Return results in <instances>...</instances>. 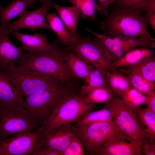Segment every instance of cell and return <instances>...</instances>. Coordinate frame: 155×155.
Returning a JSON list of instances; mask_svg holds the SVG:
<instances>
[{
  "label": "cell",
  "mask_w": 155,
  "mask_h": 155,
  "mask_svg": "<svg viewBox=\"0 0 155 155\" xmlns=\"http://www.w3.org/2000/svg\"><path fill=\"white\" fill-rule=\"evenodd\" d=\"M53 7L56 9L59 17L69 33L75 38H79L80 36L76 32L78 19L80 17L79 8L73 5L61 6L54 2H53Z\"/></svg>",
  "instance_id": "19"
},
{
  "label": "cell",
  "mask_w": 155,
  "mask_h": 155,
  "mask_svg": "<svg viewBox=\"0 0 155 155\" xmlns=\"http://www.w3.org/2000/svg\"><path fill=\"white\" fill-rule=\"evenodd\" d=\"M113 113L109 109L104 107L95 111H89L83 115L78 121L75 126H82L93 123L113 120Z\"/></svg>",
  "instance_id": "27"
},
{
  "label": "cell",
  "mask_w": 155,
  "mask_h": 155,
  "mask_svg": "<svg viewBox=\"0 0 155 155\" xmlns=\"http://www.w3.org/2000/svg\"><path fill=\"white\" fill-rule=\"evenodd\" d=\"M42 133L39 150L49 148L61 152L76 135L75 127L71 123L64 124Z\"/></svg>",
  "instance_id": "13"
},
{
  "label": "cell",
  "mask_w": 155,
  "mask_h": 155,
  "mask_svg": "<svg viewBox=\"0 0 155 155\" xmlns=\"http://www.w3.org/2000/svg\"><path fill=\"white\" fill-rule=\"evenodd\" d=\"M33 155H61L60 151L49 148H45L39 150Z\"/></svg>",
  "instance_id": "37"
},
{
  "label": "cell",
  "mask_w": 155,
  "mask_h": 155,
  "mask_svg": "<svg viewBox=\"0 0 155 155\" xmlns=\"http://www.w3.org/2000/svg\"><path fill=\"white\" fill-rule=\"evenodd\" d=\"M18 105L25 107L23 96L0 71V107Z\"/></svg>",
  "instance_id": "17"
},
{
  "label": "cell",
  "mask_w": 155,
  "mask_h": 155,
  "mask_svg": "<svg viewBox=\"0 0 155 155\" xmlns=\"http://www.w3.org/2000/svg\"><path fill=\"white\" fill-rule=\"evenodd\" d=\"M151 49L144 47L135 48L126 53L113 61L109 71L123 67H131L138 64L147 56L152 55Z\"/></svg>",
  "instance_id": "18"
},
{
  "label": "cell",
  "mask_w": 155,
  "mask_h": 155,
  "mask_svg": "<svg viewBox=\"0 0 155 155\" xmlns=\"http://www.w3.org/2000/svg\"><path fill=\"white\" fill-rule=\"evenodd\" d=\"M71 82L58 88L25 97V106L38 125L48 118L67 96L73 92Z\"/></svg>",
  "instance_id": "5"
},
{
  "label": "cell",
  "mask_w": 155,
  "mask_h": 155,
  "mask_svg": "<svg viewBox=\"0 0 155 155\" xmlns=\"http://www.w3.org/2000/svg\"><path fill=\"white\" fill-rule=\"evenodd\" d=\"M64 58L68 69L73 77L85 79L94 68L71 51H66Z\"/></svg>",
  "instance_id": "20"
},
{
  "label": "cell",
  "mask_w": 155,
  "mask_h": 155,
  "mask_svg": "<svg viewBox=\"0 0 155 155\" xmlns=\"http://www.w3.org/2000/svg\"><path fill=\"white\" fill-rule=\"evenodd\" d=\"M140 148L144 155H155V143H151L147 140L140 145Z\"/></svg>",
  "instance_id": "36"
},
{
  "label": "cell",
  "mask_w": 155,
  "mask_h": 155,
  "mask_svg": "<svg viewBox=\"0 0 155 155\" xmlns=\"http://www.w3.org/2000/svg\"><path fill=\"white\" fill-rule=\"evenodd\" d=\"M38 125L27 109L21 105L0 107V140L34 131Z\"/></svg>",
  "instance_id": "7"
},
{
  "label": "cell",
  "mask_w": 155,
  "mask_h": 155,
  "mask_svg": "<svg viewBox=\"0 0 155 155\" xmlns=\"http://www.w3.org/2000/svg\"><path fill=\"white\" fill-rule=\"evenodd\" d=\"M75 127L76 134L81 139L88 154L113 135L122 131L113 120Z\"/></svg>",
  "instance_id": "9"
},
{
  "label": "cell",
  "mask_w": 155,
  "mask_h": 155,
  "mask_svg": "<svg viewBox=\"0 0 155 155\" xmlns=\"http://www.w3.org/2000/svg\"><path fill=\"white\" fill-rule=\"evenodd\" d=\"M142 152L140 144L121 131L113 135L89 155H140Z\"/></svg>",
  "instance_id": "11"
},
{
  "label": "cell",
  "mask_w": 155,
  "mask_h": 155,
  "mask_svg": "<svg viewBox=\"0 0 155 155\" xmlns=\"http://www.w3.org/2000/svg\"><path fill=\"white\" fill-rule=\"evenodd\" d=\"M42 133L38 129L0 140V155H33L40 149Z\"/></svg>",
  "instance_id": "10"
},
{
  "label": "cell",
  "mask_w": 155,
  "mask_h": 155,
  "mask_svg": "<svg viewBox=\"0 0 155 155\" xmlns=\"http://www.w3.org/2000/svg\"><path fill=\"white\" fill-rule=\"evenodd\" d=\"M65 50L71 51L106 74L113 61V57L106 48L97 38L93 40L89 36L80 37L66 46Z\"/></svg>",
  "instance_id": "6"
},
{
  "label": "cell",
  "mask_w": 155,
  "mask_h": 155,
  "mask_svg": "<svg viewBox=\"0 0 155 155\" xmlns=\"http://www.w3.org/2000/svg\"><path fill=\"white\" fill-rule=\"evenodd\" d=\"M106 77L109 86L113 93L120 97L126 90L131 86L127 76L120 73L117 69L108 72Z\"/></svg>",
  "instance_id": "26"
},
{
  "label": "cell",
  "mask_w": 155,
  "mask_h": 155,
  "mask_svg": "<svg viewBox=\"0 0 155 155\" xmlns=\"http://www.w3.org/2000/svg\"><path fill=\"white\" fill-rule=\"evenodd\" d=\"M106 75L101 70L94 68L85 79V83L81 87L78 95L83 96L94 90L108 87Z\"/></svg>",
  "instance_id": "23"
},
{
  "label": "cell",
  "mask_w": 155,
  "mask_h": 155,
  "mask_svg": "<svg viewBox=\"0 0 155 155\" xmlns=\"http://www.w3.org/2000/svg\"><path fill=\"white\" fill-rule=\"evenodd\" d=\"M147 108L155 113V94L150 96H147L145 104Z\"/></svg>",
  "instance_id": "38"
},
{
  "label": "cell",
  "mask_w": 155,
  "mask_h": 155,
  "mask_svg": "<svg viewBox=\"0 0 155 155\" xmlns=\"http://www.w3.org/2000/svg\"><path fill=\"white\" fill-rule=\"evenodd\" d=\"M46 18L50 30L56 34L61 45L66 46L75 41L77 38L69 33L59 17L55 12L48 14Z\"/></svg>",
  "instance_id": "22"
},
{
  "label": "cell",
  "mask_w": 155,
  "mask_h": 155,
  "mask_svg": "<svg viewBox=\"0 0 155 155\" xmlns=\"http://www.w3.org/2000/svg\"><path fill=\"white\" fill-rule=\"evenodd\" d=\"M103 106L112 111L113 120L120 129L138 142L140 145L148 140L146 134L138 120L136 109L127 105L121 99L113 98L105 103Z\"/></svg>",
  "instance_id": "8"
},
{
  "label": "cell",
  "mask_w": 155,
  "mask_h": 155,
  "mask_svg": "<svg viewBox=\"0 0 155 155\" xmlns=\"http://www.w3.org/2000/svg\"><path fill=\"white\" fill-rule=\"evenodd\" d=\"M78 7L80 17L83 19H94L97 3L96 0H66Z\"/></svg>",
  "instance_id": "30"
},
{
  "label": "cell",
  "mask_w": 155,
  "mask_h": 155,
  "mask_svg": "<svg viewBox=\"0 0 155 155\" xmlns=\"http://www.w3.org/2000/svg\"><path fill=\"white\" fill-rule=\"evenodd\" d=\"M146 80L154 83L155 81V57L149 55L134 65Z\"/></svg>",
  "instance_id": "31"
},
{
  "label": "cell",
  "mask_w": 155,
  "mask_h": 155,
  "mask_svg": "<svg viewBox=\"0 0 155 155\" xmlns=\"http://www.w3.org/2000/svg\"><path fill=\"white\" fill-rule=\"evenodd\" d=\"M40 7L34 10L26 11L16 21L10 22L7 25L12 31H17L21 29L26 28L32 31L39 28L50 30L46 21L47 13L53 7L51 0H42Z\"/></svg>",
  "instance_id": "14"
},
{
  "label": "cell",
  "mask_w": 155,
  "mask_h": 155,
  "mask_svg": "<svg viewBox=\"0 0 155 155\" xmlns=\"http://www.w3.org/2000/svg\"><path fill=\"white\" fill-rule=\"evenodd\" d=\"M148 0H115V6L125 9L139 11L143 13Z\"/></svg>",
  "instance_id": "32"
},
{
  "label": "cell",
  "mask_w": 155,
  "mask_h": 155,
  "mask_svg": "<svg viewBox=\"0 0 155 155\" xmlns=\"http://www.w3.org/2000/svg\"><path fill=\"white\" fill-rule=\"evenodd\" d=\"M98 38L104 44L112 55L113 61L120 57L128 51L139 47L151 49L155 48V41L142 38H129L111 37L85 28Z\"/></svg>",
  "instance_id": "12"
},
{
  "label": "cell",
  "mask_w": 155,
  "mask_h": 155,
  "mask_svg": "<svg viewBox=\"0 0 155 155\" xmlns=\"http://www.w3.org/2000/svg\"><path fill=\"white\" fill-rule=\"evenodd\" d=\"M103 34L111 37L142 38L155 41L148 30L149 24L141 12L114 6L100 23Z\"/></svg>",
  "instance_id": "1"
},
{
  "label": "cell",
  "mask_w": 155,
  "mask_h": 155,
  "mask_svg": "<svg viewBox=\"0 0 155 155\" xmlns=\"http://www.w3.org/2000/svg\"><path fill=\"white\" fill-rule=\"evenodd\" d=\"M113 92L110 87L100 88L94 90L83 96L86 102L95 104L106 103L113 98Z\"/></svg>",
  "instance_id": "29"
},
{
  "label": "cell",
  "mask_w": 155,
  "mask_h": 155,
  "mask_svg": "<svg viewBox=\"0 0 155 155\" xmlns=\"http://www.w3.org/2000/svg\"><path fill=\"white\" fill-rule=\"evenodd\" d=\"M13 31L8 26L0 25V71H3L16 65L24 53L22 48L18 47L9 39Z\"/></svg>",
  "instance_id": "15"
},
{
  "label": "cell",
  "mask_w": 155,
  "mask_h": 155,
  "mask_svg": "<svg viewBox=\"0 0 155 155\" xmlns=\"http://www.w3.org/2000/svg\"><path fill=\"white\" fill-rule=\"evenodd\" d=\"M129 68L127 76L131 86L146 95L150 96L155 94L154 83L146 80L134 66Z\"/></svg>",
  "instance_id": "25"
},
{
  "label": "cell",
  "mask_w": 155,
  "mask_h": 155,
  "mask_svg": "<svg viewBox=\"0 0 155 155\" xmlns=\"http://www.w3.org/2000/svg\"><path fill=\"white\" fill-rule=\"evenodd\" d=\"M28 1L31 5L33 7L34 6V3L35 1H38L41 2L42 0H27Z\"/></svg>",
  "instance_id": "39"
},
{
  "label": "cell",
  "mask_w": 155,
  "mask_h": 155,
  "mask_svg": "<svg viewBox=\"0 0 155 155\" xmlns=\"http://www.w3.org/2000/svg\"><path fill=\"white\" fill-rule=\"evenodd\" d=\"M66 51L57 38L51 47L41 52L24 53L16 63L49 75L63 85L71 82L73 77L67 67L64 58Z\"/></svg>",
  "instance_id": "2"
},
{
  "label": "cell",
  "mask_w": 155,
  "mask_h": 155,
  "mask_svg": "<svg viewBox=\"0 0 155 155\" xmlns=\"http://www.w3.org/2000/svg\"><path fill=\"white\" fill-rule=\"evenodd\" d=\"M139 122L143 129L146 133L148 141L151 143L155 141V113L147 108L140 106L136 110Z\"/></svg>",
  "instance_id": "24"
},
{
  "label": "cell",
  "mask_w": 155,
  "mask_h": 155,
  "mask_svg": "<svg viewBox=\"0 0 155 155\" xmlns=\"http://www.w3.org/2000/svg\"><path fill=\"white\" fill-rule=\"evenodd\" d=\"M115 0H98V3H97L96 7L97 10L100 14L105 16L108 15V6L113 3Z\"/></svg>",
  "instance_id": "35"
},
{
  "label": "cell",
  "mask_w": 155,
  "mask_h": 155,
  "mask_svg": "<svg viewBox=\"0 0 155 155\" xmlns=\"http://www.w3.org/2000/svg\"><path fill=\"white\" fill-rule=\"evenodd\" d=\"M33 7L27 0H13L6 7L0 5L1 25L7 26L12 19L21 17Z\"/></svg>",
  "instance_id": "21"
},
{
  "label": "cell",
  "mask_w": 155,
  "mask_h": 155,
  "mask_svg": "<svg viewBox=\"0 0 155 155\" xmlns=\"http://www.w3.org/2000/svg\"><path fill=\"white\" fill-rule=\"evenodd\" d=\"M1 71L24 97L64 85L49 75L22 66L16 65Z\"/></svg>",
  "instance_id": "3"
},
{
  "label": "cell",
  "mask_w": 155,
  "mask_h": 155,
  "mask_svg": "<svg viewBox=\"0 0 155 155\" xmlns=\"http://www.w3.org/2000/svg\"><path fill=\"white\" fill-rule=\"evenodd\" d=\"M142 14L152 28L155 30V0H148Z\"/></svg>",
  "instance_id": "34"
},
{
  "label": "cell",
  "mask_w": 155,
  "mask_h": 155,
  "mask_svg": "<svg viewBox=\"0 0 155 155\" xmlns=\"http://www.w3.org/2000/svg\"><path fill=\"white\" fill-rule=\"evenodd\" d=\"M61 155H85L84 149L80 138L76 135L67 147L61 152Z\"/></svg>",
  "instance_id": "33"
},
{
  "label": "cell",
  "mask_w": 155,
  "mask_h": 155,
  "mask_svg": "<svg viewBox=\"0 0 155 155\" xmlns=\"http://www.w3.org/2000/svg\"><path fill=\"white\" fill-rule=\"evenodd\" d=\"M147 97V96L130 86L123 92L121 97L127 105L136 109L141 105L145 104Z\"/></svg>",
  "instance_id": "28"
},
{
  "label": "cell",
  "mask_w": 155,
  "mask_h": 155,
  "mask_svg": "<svg viewBox=\"0 0 155 155\" xmlns=\"http://www.w3.org/2000/svg\"><path fill=\"white\" fill-rule=\"evenodd\" d=\"M22 45L24 51L29 53L41 52L50 49L52 44L47 42V36L44 34H35L30 35L13 31L11 34Z\"/></svg>",
  "instance_id": "16"
},
{
  "label": "cell",
  "mask_w": 155,
  "mask_h": 155,
  "mask_svg": "<svg viewBox=\"0 0 155 155\" xmlns=\"http://www.w3.org/2000/svg\"><path fill=\"white\" fill-rule=\"evenodd\" d=\"M94 107L95 104L87 103L83 96L73 92L63 99L38 129L43 133L61 125L76 122Z\"/></svg>",
  "instance_id": "4"
}]
</instances>
